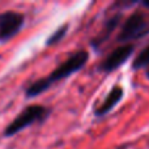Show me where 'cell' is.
<instances>
[{
    "mask_svg": "<svg viewBox=\"0 0 149 149\" xmlns=\"http://www.w3.org/2000/svg\"><path fill=\"white\" fill-rule=\"evenodd\" d=\"M47 114H49V109L41 105H30L25 107L9 124L7 126L4 131V136L9 137L13 135L21 132L25 130L26 127L31 126V124L37 123V122H42L46 119Z\"/></svg>",
    "mask_w": 149,
    "mask_h": 149,
    "instance_id": "1",
    "label": "cell"
},
{
    "mask_svg": "<svg viewBox=\"0 0 149 149\" xmlns=\"http://www.w3.org/2000/svg\"><path fill=\"white\" fill-rule=\"evenodd\" d=\"M149 33V21H147L145 16L140 12L131 15L124 25L122 26L120 33L118 36L119 42H130L139 39Z\"/></svg>",
    "mask_w": 149,
    "mask_h": 149,
    "instance_id": "2",
    "label": "cell"
},
{
    "mask_svg": "<svg viewBox=\"0 0 149 149\" xmlns=\"http://www.w3.org/2000/svg\"><path fill=\"white\" fill-rule=\"evenodd\" d=\"M88 59H89V54H88L85 50H80V51H76L71 55L68 59H65L62 64H59L51 73L50 76H47L49 81L55 82L59 81V80H63L65 77L71 76L72 73L80 71L85 64H86Z\"/></svg>",
    "mask_w": 149,
    "mask_h": 149,
    "instance_id": "3",
    "label": "cell"
},
{
    "mask_svg": "<svg viewBox=\"0 0 149 149\" xmlns=\"http://www.w3.org/2000/svg\"><path fill=\"white\" fill-rule=\"evenodd\" d=\"M25 17L22 13L7 10L0 13V41L7 42L16 36L24 26Z\"/></svg>",
    "mask_w": 149,
    "mask_h": 149,
    "instance_id": "4",
    "label": "cell"
},
{
    "mask_svg": "<svg viewBox=\"0 0 149 149\" xmlns=\"http://www.w3.org/2000/svg\"><path fill=\"white\" fill-rule=\"evenodd\" d=\"M135 46L134 45H123V46H119L114 50L113 52L106 56V59L102 62L100 70L103 72H111V71L119 68L124 62H127L131 54L134 52Z\"/></svg>",
    "mask_w": 149,
    "mask_h": 149,
    "instance_id": "5",
    "label": "cell"
},
{
    "mask_svg": "<svg viewBox=\"0 0 149 149\" xmlns=\"http://www.w3.org/2000/svg\"><path fill=\"white\" fill-rule=\"evenodd\" d=\"M122 98H123V88L119 86V85H115L105 97V100L94 109V115L103 116L105 114L110 113Z\"/></svg>",
    "mask_w": 149,
    "mask_h": 149,
    "instance_id": "6",
    "label": "cell"
},
{
    "mask_svg": "<svg viewBox=\"0 0 149 149\" xmlns=\"http://www.w3.org/2000/svg\"><path fill=\"white\" fill-rule=\"evenodd\" d=\"M120 17H122L120 15H115L114 17H111L110 20H109L105 24V28H103V30L101 31L100 34H98L97 38L93 39V42H92L93 46L97 47L98 45L103 43V42H105L106 39L109 38V36L111 34V31H113L114 29H115L116 26H118V24H119V20H120Z\"/></svg>",
    "mask_w": 149,
    "mask_h": 149,
    "instance_id": "7",
    "label": "cell"
},
{
    "mask_svg": "<svg viewBox=\"0 0 149 149\" xmlns=\"http://www.w3.org/2000/svg\"><path fill=\"white\" fill-rule=\"evenodd\" d=\"M51 82L49 81L47 77H42V79H38L37 81L31 82L25 90V94L28 98H33L36 95H39L41 93H43L45 90H47L50 86H51Z\"/></svg>",
    "mask_w": 149,
    "mask_h": 149,
    "instance_id": "8",
    "label": "cell"
},
{
    "mask_svg": "<svg viewBox=\"0 0 149 149\" xmlns=\"http://www.w3.org/2000/svg\"><path fill=\"white\" fill-rule=\"evenodd\" d=\"M149 67V46L141 50L139 55L134 59L132 62V68L134 70H140V68Z\"/></svg>",
    "mask_w": 149,
    "mask_h": 149,
    "instance_id": "9",
    "label": "cell"
},
{
    "mask_svg": "<svg viewBox=\"0 0 149 149\" xmlns=\"http://www.w3.org/2000/svg\"><path fill=\"white\" fill-rule=\"evenodd\" d=\"M68 28H70V25H68V24H64V25H62L59 29H56V30L51 34V37L46 41L47 46H52V45H55V43L62 41V39L65 37V34H67Z\"/></svg>",
    "mask_w": 149,
    "mask_h": 149,
    "instance_id": "10",
    "label": "cell"
},
{
    "mask_svg": "<svg viewBox=\"0 0 149 149\" xmlns=\"http://www.w3.org/2000/svg\"><path fill=\"white\" fill-rule=\"evenodd\" d=\"M143 5H144L145 8H148V9H149V0H144V1H143Z\"/></svg>",
    "mask_w": 149,
    "mask_h": 149,
    "instance_id": "11",
    "label": "cell"
},
{
    "mask_svg": "<svg viewBox=\"0 0 149 149\" xmlns=\"http://www.w3.org/2000/svg\"><path fill=\"white\" fill-rule=\"evenodd\" d=\"M145 76H147V79L149 80V67L147 68V73H145Z\"/></svg>",
    "mask_w": 149,
    "mask_h": 149,
    "instance_id": "12",
    "label": "cell"
},
{
    "mask_svg": "<svg viewBox=\"0 0 149 149\" xmlns=\"http://www.w3.org/2000/svg\"><path fill=\"white\" fill-rule=\"evenodd\" d=\"M122 149H126V148H122Z\"/></svg>",
    "mask_w": 149,
    "mask_h": 149,
    "instance_id": "13",
    "label": "cell"
}]
</instances>
